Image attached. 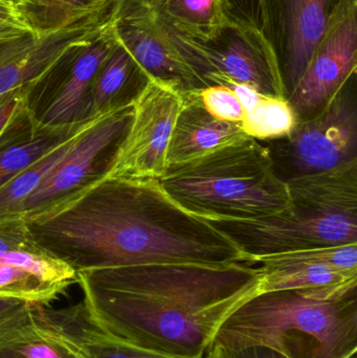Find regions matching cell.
Instances as JSON below:
<instances>
[{"mask_svg":"<svg viewBox=\"0 0 357 358\" xmlns=\"http://www.w3.org/2000/svg\"><path fill=\"white\" fill-rule=\"evenodd\" d=\"M112 23L71 46L25 92V108L42 127H73L94 121L92 88L99 69L117 44Z\"/></svg>","mask_w":357,"mask_h":358,"instance_id":"8","label":"cell"},{"mask_svg":"<svg viewBox=\"0 0 357 358\" xmlns=\"http://www.w3.org/2000/svg\"><path fill=\"white\" fill-rule=\"evenodd\" d=\"M27 34L33 33L19 16L15 4L0 0V43L18 39Z\"/></svg>","mask_w":357,"mask_h":358,"instance_id":"28","label":"cell"},{"mask_svg":"<svg viewBox=\"0 0 357 358\" xmlns=\"http://www.w3.org/2000/svg\"><path fill=\"white\" fill-rule=\"evenodd\" d=\"M24 303L15 299L0 298V321L20 308Z\"/></svg>","mask_w":357,"mask_h":358,"instance_id":"32","label":"cell"},{"mask_svg":"<svg viewBox=\"0 0 357 358\" xmlns=\"http://www.w3.org/2000/svg\"><path fill=\"white\" fill-rule=\"evenodd\" d=\"M201 103L207 113L220 121L242 123L245 110L236 94L224 85H212L199 90Z\"/></svg>","mask_w":357,"mask_h":358,"instance_id":"26","label":"cell"},{"mask_svg":"<svg viewBox=\"0 0 357 358\" xmlns=\"http://www.w3.org/2000/svg\"><path fill=\"white\" fill-rule=\"evenodd\" d=\"M356 67L357 0H346L331 17L305 71L287 98L298 121L323 110L356 75Z\"/></svg>","mask_w":357,"mask_h":358,"instance_id":"11","label":"cell"},{"mask_svg":"<svg viewBox=\"0 0 357 358\" xmlns=\"http://www.w3.org/2000/svg\"><path fill=\"white\" fill-rule=\"evenodd\" d=\"M165 29L184 61L207 85L233 81L252 86L263 96L287 99L276 55L257 27L230 19L205 38Z\"/></svg>","mask_w":357,"mask_h":358,"instance_id":"6","label":"cell"},{"mask_svg":"<svg viewBox=\"0 0 357 358\" xmlns=\"http://www.w3.org/2000/svg\"><path fill=\"white\" fill-rule=\"evenodd\" d=\"M122 0H18L19 16L38 37L50 35L77 23L117 14Z\"/></svg>","mask_w":357,"mask_h":358,"instance_id":"21","label":"cell"},{"mask_svg":"<svg viewBox=\"0 0 357 358\" xmlns=\"http://www.w3.org/2000/svg\"><path fill=\"white\" fill-rule=\"evenodd\" d=\"M45 325L80 358H190L149 348L107 331L96 323L83 301L64 308L39 306Z\"/></svg>","mask_w":357,"mask_h":358,"instance_id":"16","label":"cell"},{"mask_svg":"<svg viewBox=\"0 0 357 358\" xmlns=\"http://www.w3.org/2000/svg\"><path fill=\"white\" fill-rule=\"evenodd\" d=\"M133 105L90 122L75 138L60 165L23 204V217L33 216L106 178L131 123Z\"/></svg>","mask_w":357,"mask_h":358,"instance_id":"9","label":"cell"},{"mask_svg":"<svg viewBox=\"0 0 357 358\" xmlns=\"http://www.w3.org/2000/svg\"><path fill=\"white\" fill-rule=\"evenodd\" d=\"M25 90H17L0 99V134L15 115L24 106Z\"/></svg>","mask_w":357,"mask_h":358,"instance_id":"29","label":"cell"},{"mask_svg":"<svg viewBox=\"0 0 357 358\" xmlns=\"http://www.w3.org/2000/svg\"><path fill=\"white\" fill-rule=\"evenodd\" d=\"M80 132L71 140L66 141L54 150L50 151L39 161L29 166L16 178L10 179L8 183L0 187V221L24 218L22 208L25 200L60 165L61 162L73 148L75 138L79 136Z\"/></svg>","mask_w":357,"mask_h":358,"instance_id":"23","label":"cell"},{"mask_svg":"<svg viewBox=\"0 0 357 358\" xmlns=\"http://www.w3.org/2000/svg\"><path fill=\"white\" fill-rule=\"evenodd\" d=\"M298 120L286 98L262 96L259 102L245 113L243 131L259 142L280 140L289 136Z\"/></svg>","mask_w":357,"mask_h":358,"instance_id":"24","label":"cell"},{"mask_svg":"<svg viewBox=\"0 0 357 358\" xmlns=\"http://www.w3.org/2000/svg\"><path fill=\"white\" fill-rule=\"evenodd\" d=\"M356 75L320 113L268 142L275 171L284 181L357 165Z\"/></svg>","mask_w":357,"mask_h":358,"instance_id":"7","label":"cell"},{"mask_svg":"<svg viewBox=\"0 0 357 358\" xmlns=\"http://www.w3.org/2000/svg\"><path fill=\"white\" fill-rule=\"evenodd\" d=\"M261 292L331 290L357 286V243L304 248L258 257Z\"/></svg>","mask_w":357,"mask_h":358,"instance_id":"14","label":"cell"},{"mask_svg":"<svg viewBox=\"0 0 357 358\" xmlns=\"http://www.w3.org/2000/svg\"><path fill=\"white\" fill-rule=\"evenodd\" d=\"M249 263L132 265L77 273L83 303L111 334L180 357L205 358L224 321L259 294Z\"/></svg>","mask_w":357,"mask_h":358,"instance_id":"2","label":"cell"},{"mask_svg":"<svg viewBox=\"0 0 357 358\" xmlns=\"http://www.w3.org/2000/svg\"><path fill=\"white\" fill-rule=\"evenodd\" d=\"M293 206L275 216L205 219L247 257L357 243V165L289 179Z\"/></svg>","mask_w":357,"mask_h":358,"instance_id":"5","label":"cell"},{"mask_svg":"<svg viewBox=\"0 0 357 358\" xmlns=\"http://www.w3.org/2000/svg\"><path fill=\"white\" fill-rule=\"evenodd\" d=\"M184 102V94L151 80L134 102L131 123L106 178H163L170 138Z\"/></svg>","mask_w":357,"mask_h":358,"instance_id":"10","label":"cell"},{"mask_svg":"<svg viewBox=\"0 0 357 358\" xmlns=\"http://www.w3.org/2000/svg\"><path fill=\"white\" fill-rule=\"evenodd\" d=\"M226 350L228 358H286L281 353L265 347H249L238 351Z\"/></svg>","mask_w":357,"mask_h":358,"instance_id":"31","label":"cell"},{"mask_svg":"<svg viewBox=\"0 0 357 358\" xmlns=\"http://www.w3.org/2000/svg\"><path fill=\"white\" fill-rule=\"evenodd\" d=\"M89 123L73 127H42L24 105L0 134V187Z\"/></svg>","mask_w":357,"mask_h":358,"instance_id":"18","label":"cell"},{"mask_svg":"<svg viewBox=\"0 0 357 358\" xmlns=\"http://www.w3.org/2000/svg\"><path fill=\"white\" fill-rule=\"evenodd\" d=\"M115 15L88 19L43 37L27 34L0 43V99L29 87L71 46L111 24Z\"/></svg>","mask_w":357,"mask_h":358,"instance_id":"15","label":"cell"},{"mask_svg":"<svg viewBox=\"0 0 357 358\" xmlns=\"http://www.w3.org/2000/svg\"><path fill=\"white\" fill-rule=\"evenodd\" d=\"M159 182L180 206L203 219L262 218L293 206L268 147L249 136L168 168Z\"/></svg>","mask_w":357,"mask_h":358,"instance_id":"4","label":"cell"},{"mask_svg":"<svg viewBox=\"0 0 357 358\" xmlns=\"http://www.w3.org/2000/svg\"><path fill=\"white\" fill-rule=\"evenodd\" d=\"M112 27L119 43L151 80L182 94L209 87L184 61L165 27L142 0H122Z\"/></svg>","mask_w":357,"mask_h":358,"instance_id":"13","label":"cell"},{"mask_svg":"<svg viewBox=\"0 0 357 358\" xmlns=\"http://www.w3.org/2000/svg\"><path fill=\"white\" fill-rule=\"evenodd\" d=\"M12 250L42 252L31 240L24 218L0 221V263Z\"/></svg>","mask_w":357,"mask_h":358,"instance_id":"27","label":"cell"},{"mask_svg":"<svg viewBox=\"0 0 357 358\" xmlns=\"http://www.w3.org/2000/svg\"><path fill=\"white\" fill-rule=\"evenodd\" d=\"M24 219L36 245L75 273L247 262L226 234L180 206L157 179L104 178Z\"/></svg>","mask_w":357,"mask_h":358,"instance_id":"1","label":"cell"},{"mask_svg":"<svg viewBox=\"0 0 357 358\" xmlns=\"http://www.w3.org/2000/svg\"><path fill=\"white\" fill-rule=\"evenodd\" d=\"M213 345L265 347L286 358H356V289L329 299L303 290L261 292L222 323Z\"/></svg>","mask_w":357,"mask_h":358,"instance_id":"3","label":"cell"},{"mask_svg":"<svg viewBox=\"0 0 357 358\" xmlns=\"http://www.w3.org/2000/svg\"><path fill=\"white\" fill-rule=\"evenodd\" d=\"M150 81V77L136 59L117 42L94 79L92 88L94 119L132 106Z\"/></svg>","mask_w":357,"mask_h":358,"instance_id":"20","label":"cell"},{"mask_svg":"<svg viewBox=\"0 0 357 358\" xmlns=\"http://www.w3.org/2000/svg\"><path fill=\"white\" fill-rule=\"evenodd\" d=\"M184 99L168 147V168L188 163L247 138L240 123L212 117L201 103L199 90L184 94Z\"/></svg>","mask_w":357,"mask_h":358,"instance_id":"17","label":"cell"},{"mask_svg":"<svg viewBox=\"0 0 357 358\" xmlns=\"http://www.w3.org/2000/svg\"><path fill=\"white\" fill-rule=\"evenodd\" d=\"M170 31L191 38H205L230 18L224 0H142Z\"/></svg>","mask_w":357,"mask_h":358,"instance_id":"22","label":"cell"},{"mask_svg":"<svg viewBox=\"0 0 357 358\" xmlns=\"http://www.w3.org/2000/svg\"><path fill=\"white\" fill-rule=\"evenodd\" d=\"M0 358H80L45 325L39 304L24 303L0 321Z\"/></svg>","mask_w":357,"mask_h":358,"instance_id":"19","label":"cell"},{"mask_svg":"<svg viewBox=\"0 0 357 358\" xmlns=\"http://www.w3.org/2000/svg\"><path fill=\"white\" fill-rule=\"evenodd\" d=\"M6 1H10V2H13V3H16L17 1H18V0H6Z\"/></svg>","mask_w":357,"mask_h":358,"instance_id":"34","label":"cell"},{"mask_svg":"<svg viewBox=\"0 0 357 358\" xmlns=\"http://www.w3.org/2000/svg\"><path fill=\"white\" fill-rule=\"evenodd\" d=\"M205 358H228V352H226L224 347L213 345V346L210 348L209 352H207Z\"/></svg>","mask_w":357,"mask_h":358,"instance_id":"33","label":"cell"},{"mask_svg":"<svg viewBox=\"0 0 357 358\" xmlns=\"http://www.w3.org/2000/svg\"><path fill=\"white\" fill-rule=\"evenodd\" d=\"M69 286L46 283L25 269L0 263V298L50 306Z\"/></svg>","mask_w":357,"mask_h":358,"instance_id":"25","label":"cell"},{"mask_svg":"<svg viewBox=\"0 0 357 358\" xmlns=\"http://www.w3.org/2000/svg\"><path fill=\"white\" fill-rule=\"evenodd\" d=\"M222 85L226 86V87L233 90V92L236 94L238 100L240 101L245 113L251 110V109L259 102L261 96H263V94H260L258 90H256L255 88L252 87V86L245 85V84L236 83V82L233 81H226Z\"/></svg>","mask_w":357,"mask_h":358,"instance_id":"30","label":"cell"},{"mask_svg":"<svg viewBox=\"0 0 357 358\" xmlns=\"http://www.w3.org/2000/svg\"><path fill=\"white\" fill-rule=\"evenodd\" d=\"M346 0H259L260 31L272 46L287 98L305 71L331 17Z\"/></svg>","mask_w":357,"mask_h":358,"instance_id":"12","label":"cell"}]
</instances>
